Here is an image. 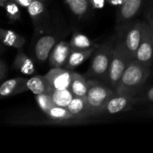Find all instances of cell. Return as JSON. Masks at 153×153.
I'll return each mask as SVG.
<instances>
[{
  "mask_svg": "<svg viewBox=\"0 0 153 153\" xmlns=\"http://www.w3.org/2000/svg\"><path fill=\"white\" fill-rule=\"evenodd\" d=\"M151 74L150 66L144 65L136 60L130 63L122 75L117 88V94H134L147 81Z\"/></svg>",
  "mask_w": 153,
  "mask_h": 153,
  "instance_id": "1",
  "label": "cell"
},
{
  "mask_svg": "<svg viewBox=\"0 0 153 153\" xmlns=\"http://www.w3.org/2000/svg\"><path fill=\"white\" fill-rule=\"evenodd\" d=\"M116 44L111 41L105 42L99 46L93 54L91 65L87 72L88 77L95 78H108L109 66L113 58Z\"/></svg>",
  "mask_w": 153,
  "mask_h": 153,
  "instance_id": "2",
  "label": "cell"
},
{
  "mask_svg": "<svg viewBox=\"0 0 153 153\" xmlns=\"http://www.w3.org/2000/svg\"><path fill=\"white\" fill-rule=\"evenodd\" d=\"M89 90L86 100L89 106L90 115H99L103 113L108 101L116 95V91L111 87H108L97 81L89 80Z\"/></svg>",
  "mask_w": 153,
  "mask_h": 153,
  "instance_id": "3",
  "label": "cell"
},
{
  "mask_svg": "<svg viewBox=\"0 0 153 153\" xmlns=\"http://www.w3.org/2000/svg\"><path fill=\"white\" fill-rule=\"evenodd\" d=\"M132 61L133 60L129 57L121 41L117 39L107 78L108 84L112 89L116 90L122 75Z\"/></svg>",
  "mask_w": 153,
  "mask_h": 153,
  "instance_id": "4",
  "label": "cell"
},
{
  "mask_svg": "<svg viewBox=\"0 0 153 153\" xmlns=\"http://www.w3.org/2000/svg\"><path fill=\"white\" fill-rule=\"evenodd\" d=\"M143 31V22H137L128 27L124 32L121 38L118 39L121 41L124 48L128 54L129 57L134 61L141 43Z\"/></svg>",
  "mask_w": 153,
  "mask_h": 153,
  "instance_id": "5",
  "label": "cell"
},
{
  "mask_svg": "<svg viewBox=\"0 0 153 153\" xmlns=\"http://www.w3.org/2000/svg\"><path fill=\"white\" fill-rule=\"evenodd\" d=\"M153 58L152 28L150 24L143 22V31L140 46L138 48L135 59L137 62L151 66Z\"/></svg>",
  "mask_w": 153,
  "mask_h": 153,
  "instance_id": "6",
  "label": "cell"
},
{
  "mask_svg": "<svg viewBox=\"0 0 153 153\" xmlns=\"http://www.w3.org/2000/svg\"><path fill=\"white\" fill-rule=\"evenodd\" d=\"M73 75L74 72L71 70L62 67H53L47 73V74H45L48 82L49 91L69 89Z\"/></svg>",
  "mask_w": 153,
  "mask_h": 153,
  "instance_id": "7",
  "label": "cell"
},
{
  "mask_svg": "<svg viewBox=\"0 0 153 153\" xmlns=\"http://www.w3.org/2000/svg\"><path fill=\"white\" fill-rule=\"evenodd\" d=\"M27 11L33 22L35 32H42L47 25V9L44 2L41 0H33L27 7Z\"/></svg>",
  "mask_w": 153,
  "mask_h": 153,
  "instance_id": "8",
  "label": "cell"
},
{
  "mask_svg": "<svg viewBox=\"0 0 153 153\" xmlns=\"http://www.w3.org/2000/svg\"><path fill=\"white\" fill-rule=\"evenodd\" d=\"M134 94H117L114 95L104 108L103 113L117 114L128 110L134 102Z\"/></svg>",
  "mask_w": 153,
  "mask_h": 153,
  "instance_id": "9",
  "label": "cell"
},
{
  "mask_svg": "<svg viewBox=\"0 0 153 153\" xmlns=\"http://www.w3.org/2000/svg\"><path fill=\"white\" fill-rule=\"evenodd\" d=\"M72 51L70 42L60 41L55 45L49 56V63L53 67H63L65 66L68 56Z\"/></svg>",
  "mask_w": 153,
  "mask_h": 153,
  "instance_id": "10",
  "label": "cell"
},
{
  "mask_svg": "<svg viewBox=\"0 0 153 153\" xmlns=\"http://www.w3.org/2000/svg\"><path fill=\"white\" fill-rule=\"evenodd\" d=\"M27 81L28 79L25 78H13L3 82L0 86V97L7 98L29 91Z\"/></svg>",
  "mask_w": 153,
  "mask_h": 153,
  "instance_id": "11",
  "label": "cell"
},
{
  "mask_svg": "<svg viewBox=\"0 0 153 153\" xmlns=\"http://www.w3.org/2000/svg\"><path fill=\"white\" fill-rule=\"evenodd\" d=\"M56 45V38L50 35L41 37L35 45V55L39 62H45L49 58L50 53Z\"/></svg>",
  "mask_w": 153,
  "mask_h": 153,
  "instance_id": "12",
  "label": "cell"
},
{
  "mask_svg": "<svg viewBox=\"0 0 153 153\" xmlns=\"http://www.w3.org/2000/svg\"><path fill=\"white\" fill-rule=\"evenodd\" d=\"M143 1V0H125L120 5L117 13L118 22H124L133 19L140 11Z\"/></svg>",
  "mask_w": 153,
  "mask_h": 153,
  "instance_id": "13",
  "label": "cell"
},
{
  "mask_svg": "<svg viewBox=\"0 0 153 153\" xmlns=\"http://www.w3.org/2000/svg\"><path fill=\"white\" fill-rule=\"evenodd\" d=\"M99 46H95L93 48H91L89 49H83V50H78V49H72L68 59L65 65V68L68 70H73L82 65L85 60H87L89 57H91Z\"/></svg>",
  "mask_w": 153,
  "mask_h": 153,
  "instance_id": "14",
  "label": "cell"
},
{
  "mask_svg": "<svg viewBox=\"0 0 153 153\" xmlns=\"http://www.w3.org/2000/svg\"><path fill=\"white\" fill-rule=\"evenodd\" d=\"M13 68L17 70L18 72L27 74V75H31L35 73V66L34 63L32 60L27 56L24 52L21 49H18L17 55L13 60Z\"/></svg>",
  "mask_w": 153,
  "mask_h": 153,
  "instance_id": "15",
  "label": "cell"
},
{
  "mask_svg": "<svg viewBox=\"0 0 153 153\" xmlns=\"http://www.w3.org/2000/svg\"><path fill=\"white\" fill-rule=\"evenodd\" d=\"M67 109L74 118H82L91 116L86 98L74 97L67 106Z\"/></svg>",
  "mask_w": 153,
  "mask_h": 153,
  "instance_id": "16",
  "label": "cell"
},
{
  "mask_svg": "<svg viewBox=\"0 0 153 153\" xmlns=\"http://www.w3.org/2000/svg\"><path fill=\"white\" fill-rule=\"evenodd\" d=\"M0 39L4 45L7 47H12L17 49H21L25 44L24 37L16 33L11 30H0Z\"/></svg>",
  "mask_w": 153,
  "mask_h": 153,
  "instance_id": "17",
  "label": "cell"
},
{
  "mask_svg": "<svg viewBox=\"0 0 153 153\" xmlns=\"http://www.w3.org/2000/svg\"><path fill=\"white\" fill-rule=\"evenodd\" d=\"M69 89L72 91L74 97L86 98L89 90V82L82 75L74 73L73 80Z\"/></svg>",
  "mask_w": 153,
  "mask_h": 153,
  "instance_id": "18",
  "label": "cell"
},
{
  "mask_svg": "<svg viewBox=\"0 0 153 153\" xmlns=\"http://www.w3.org/2000/svg\"><path fill=\"white\" fill-rule=\"evenodd\" d=\"M27 87L28 90L30 91L34 95L46 93L49 91L48 82L45 75H37L31 77L27 81Z\"/></svg>",
  "mask_w": 153,
  "mask_h": 153,
  "instance_id": "19",
  "label": "cell"
},
{
  "mask_svg": "<svg viewBox=\"0 0 153 153\" xmlns=\"http://www.w3.org/2000/svg\"><path fill=\"white\" fill-rule=\"evenodd\" d=\"M48 92L51 95L55 105L60 106V107L67 108V106L70 104V102L74 98V95L73 94V92L70 89L51 90Z\"/></svg>",
  "mask_w": 153,
  "mask_h": 153,
  "instance_id": "20",
  "label": "cell"
},
{
  "mask_svg": "<svg viewBox=\"0 0 153 153\" xmlns=\"http://www.w3.org/2000/svg\"><path fill=\"white\" fill-rule=\"evenodd\" d=\"M70 45L72 49H78V50H83V49H89L91 48H93L97 45L93 44V42L85 35L80 33V32H75L71 40H70Z\"/></svg>",
  "mask_w": 153,
  "mask_h": 153,
  "instance_id": "21",
  "label": "cell"
},
{
  "mask_svg": "<svg viewBox=\"0 0 153 153\" xmlns=\"http://www.w3.org/2000/svg\"><path fill=\"white\" fill-rule=\"evenodd\" d=\"M46 115L50 119L56 120V121H65V120H71L74 118L73 115L69 112L67 108L56 106V105L52 107Z\"/></svg>",
  "mask_w": 153,
  "mask_h": 153,
  "instance_id": "22",
  "label": "cell"
},
{
  "mask_svg": "<svg viewBox=\"0 0 153 153\" xmlns=\"http://www.w3.org/2000/svg\"><path fill=\"white\" fill-rule=\"evenodd\" d=\"M70 10L78 18L83 17L89 10L91 4L89 0H65Z\"/></svg>",
  "mask_w": 153,
  "mask_h": 153,
  "instance_id": "23",
  "label": "cell"
},
{
  "mask_svg": "<svg viewBox=\"0 0 153 153\" xmlns=\"http://www.w3.org/2000/svg\"><path fill=\"white\" fill-rule=\"evenodd\" d=\"M35 100H36V102H37L39 108L45 114H47L48 111L52 107L55 106V103H54L53 99H52L51 95L49 94V92L35 95Z\"/></svg>",
  "mask_w": 153,
  "mask_h": 153,
  "instance_id": "24",
  "label": "cell"
},
{
  "mask_svg": "<svg viewBox=\"0 0 153 153\" xmlns=\"http://www.w3.org/2000/svg\"><path fill=\"white\" fill-rule=\"evenodd\" d=\"M4 10L6 16L11 22L21 20V11L19 8V4L14 0H8Z\"/></svg>",
  "mask_w": 153,
  "mask_h": 153,
  "instance_id": "25",
  "label": "cell"
},
{
  "mask_svg": "<svg viewBox=\"0 0 153 153\" xmlns=\"http://www.w3.org/2000/svg\"><path fill=\"white\" fill-rule=\"evenodd\" d=\"M7 71H8V68L4 60L1 59L0 61V81L1 82H4V78L6 76Z\"/></svg>",
  "mask_w": 153,
  "mask_h": 153,
  "instance_id": "26",
  "label": "cell"
},
{
  "mask_svg": "<svg viewBox=\"0 0 153 153\" xmlns=\"http://www.w3.org/2000/svg\"><path fill=\"white\" fill-rule=\"evenodd\" d=\"M91 5L94 9H102L105 6L106 0H89Z\"/></svg>",
  "mask_w": 153,
  "mask_h": 153,
  "instance_id": "27",
  "label": "cell"
},
{
  "mask_svg": "<svg viewBox=\"0 0 153 153\" xmlns=\"http://www.w3.org/2000/svg\"><path fill=\"white\" fill-rule=\"evenodd\" d=\"M20 6H22V7H28L33 0H14Z\"/></svg>",
  "mask_w": 153,
  "mask_h": 153,
  "instance_id": "28",
  "label": "cell"
},
{
  "mask_svg": "<svg viewBox=\"0 0 153 153\" xmlns=\"http://www.w3.org/2000/svg\"><path fill=\"white\" fill-rule=\"evenodd\" d=\"M145 99L149 101H153V87H152L146 93Z\"/></svg>",
  "mask_w": 153,
  "mask_h": 153,
  "instance_id": "29",
  "label": "cell"
},
{
  "mask_svg": "<svg viewBox=\"0 0 153 153\" xmlns=\"http://www.w3.org/2000/svg\"><path fill=\"white\" fill-rule=\"evenodd\" d=\"M106 1L112 5H121L125 2V0H106Z\"/></svg>",
  "mask_w": 153,
  "mask_h": 153,
  "instance_id": "30",
  "label": "cell"
},
{
  "mask_svg": "<svg viewBox=\"0 0 153 153\" xmlns=\"http://www.w3.org/2000/svg\"><path fill=\"white\" fill-rule=\"evenodd\" d=\"M148 20H149V24L153 29V9L151 11V13H150V15L148 17Z\"/></svg>",
  "mask_w": 153,
  "mask_h": 153,
  "instance_id": "31",
  "label": "cell"
},
{
  "mask_svg": "<svg viewBox=\"0 0 153 153\" xmlns=\"http://www.w3.org/2000/svg\"><path fill=\"white\" fill-rule=\"evenodd\" d=\"M7 2H8V0H0V5L3 8H4L5 5H6V4H7Z\"/></svg>",
  "mask_w": 153,
  "mask_h": 153,
  "instance_id": "32",
  "label": "cell"
},
{
  "mask_svg": "<svg viewBox=\"0 0 153 153\" xmlns=\"http://www.w3.org/2000/svg\"><path fill=\"white\" fill-rule=\"evenodd\" d=\"M152 42H153V29H152Z\"/></svg>",
  "mask_w": 153,
  "mask_h": 153,
  "instance_id": "33",
  "label": "cell"
},
{
  "mask_svg": "<svg viewBox=\"0 0 153 153\" xmlns=\"http://www.w3.org/2000/svg\"><path fill=\"white\" fill-rule=\"evenodd\" d=\"M41 1H43V2H45V1H46V0H41Z\"/></svg>",
  "mask_w": 153,
  "mask_h": 153,
  "instance_id": "34",
  "label": "cell"
}]
</instances>
